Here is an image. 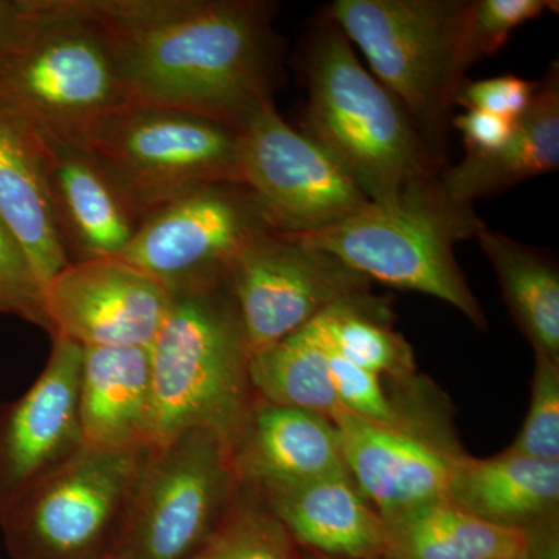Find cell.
Wrapping results in <instances>:
<instances>
[{
	"label": "cell",
	"instance_id": "obj_20",
	"mask_svg": "<svg viewBox=\"0 0 559 559\" xmlns=\"http://www.w3.org/2000/svg\"><path fill=\"white\" fill-rule=\"evenodd\" d=\"M79 415L84 448L102 451L150 448L153 423L150 348H83Z\"/></svg>",
	"mask_w": 559,
	"mask_h": 559
},
{
	"label": "cell",
	"instance_id": "obj_36",
	"mask_svg": "<svg viewBox=\"0 0 559 559\" xmlns=\"http://www.w3.org/2000/svg\"><path fill=\"white\" fill-rule=\"evenodd\" d=\"M108 559H123V558L119 557V555H112V557H110Z\"/></svg>",
	"mask_w": 559,
	"mask_h": 559
},
{
	"label": "cell",
	"instance_id": "obj_12",
	"mask_svg": "<svg viewBox=\"0 0 559 559\" xmlns=\"http://www.w3.org/2000/svg\"><path fill=\"white\" fill-rule=\"evenodd\" d=\"M250 358L286 340L369 280L294 235L266 231L229 271Z\"/></svg>",
	"mask_w": 559,
	"mask_h": 559
},
{
	"label": "cell",
	"instance_id": "obj_2",
	"mask_svg": "<svg viewBox=\"0 0 559 559\" xmlns=\"http://www.w3.org/2000/svg\"><path fill=\"white\" fill-rule=\"evenodd\" d=\"M304 57L308 102L300 132L347 173L367 200L395 202L439 182L447 160L364 68L333 21L312 32Z\"/></svg>",
	"mask_w": 559,
	"mask_h": 559
},
{
	"label": "cell",
	"instance_id": "obj_3",
	"mask_svg": "<svg viewBox=\"0 0 559 559\" xmlns=\"http://www.w3.org/2000/svg\"><path fill=\"white\" fill-rule=\"evenodd\" d=\"M153 423L150 448L194 429L231 447L252 407L250 352L229 275L171 290L150 345Z\"/></svg>",
	"mask_w": 559,
	"mask_h": 559
},
{
	"label": "cell",
	"instance_id": "obj_23",
	"mask_svg": "<svg viewBox=\"0 0 559 559\" xmlns=\"http://www.w3.org/2000/svg\"><path fill=\"white\" fill-rule=\"evenodd\" d=\"M384 520V559H527L524 530L473 516L450 499Z\"/></svg>",
	"mask_w": 559,
	"mask_h": 559
},
{
	"label": "cell",
	"instance_id": "obj_4",
	"mask_svg": "<svg viewBox=\"0 0 559 559\" xmlns=\"http://www.w3.org/2000/svg\"><path fill=\"white\" fill-rule=\"evenodd\" d=\"M0 102L35 130L75 145L128 105L108 39L79 0H28L0 57Z\"/></svg>",
	"mask_w": 559,
	"mask_h": 559
},
{
	"label": "cell",
	"instance_id": "obj_7",
	"mask_svg": "<svg viewBox=\"0 0 559 559\" xmlns=\"http://www.w3.org/2000/svg\"><path fill=\"white\" fill-rule=\"evenodd\" d=\"M79 146L108 173L139 215L212 183H241L240 130L156 106L112 110Z\"/></svg>",
	"mask_w": 559,
	"mask_h": 559
},
{
	"label": "cell",
	"instance_id": "obj_24",
	"mask_svg": "<svg viewBox=\"0 0 559 559\" xmlns=\"http://www.w3.org/2000/svg\"><path fill=\"white\" fill-rule=\"evenodd\" d=\"M502 299L536 355L559 359V272L550 257L487 226L476 235Z\"/></svg>",
	"mask_w": 559,
	"mask_h": 559
},
{
	"label": "cell",
	"instance_id": "obj_22",
	"mask_svg": "<svg viewBox=\"0 0 559 559\" xmlns=\"http://www.w3.org/2000/svg\"><path fill=\"white\" fill-rule=\"evenodd\" d=\"M448 499L481 521L524 530L557 516L559 462L510 451L491 459L463 454L455 463Z\"/></svg>",
	"mask_w": 559,
	"mask_h": 559
},
{
	"label": "cell",
	"instance_id": "obj_31",
	"mask_svg": "<svg viewBox=\"0 0 559 559\" xmlns=\"http://www.w3.org/2000/svg\"><path fill=\"white\" fill-rule=\"evenodd\" d=\"M538 83L520 76L502 75L487 80H466L455 95V105L479 109L506 119H518L535 97Z\"/></svg>",
	"mask_w": 559,
	"mask_h": 559
},
{
	"label": "cell",
	"instance_id": "obj_21",
	"mask_svg": "<svg viewBox=\"0 0 559 559\" xmlns=\"http://www.w3.org/2000/svg\"><path fill=\"white\" fill-rule=\"evenodd\" d=\"M559 167V68L555 61L535 97L516 119L506 145L491 153H469L441 171L440 189L450 200L473 205L477 198L538 178Z\"/></svg>",
	"mask_w": 559,
	"mask_h": 559
},
{
	"label": "cell",
	"instance_id": "obj_8",
	"mask_svg": "<svg viewBox=\"0 0 559 559\" xmlns=\"http://www.w3.org/2000/svg\"><path fill=\"white\" fill-rule=\"evenodd\" d=\"M150 448H81L0 514L13 559H108L116 554Z\"/></svg>",
	"mask_w": 559,
	"mask_h": 559
},
{
	"label": "cell",
	"instance_id": "obj_15",
	"mask_svg": "<svg viewBox=\"0 0 559 559\" xmlns=\"http://www.w3.org/2000/svg\"><path fill=\"white\" fill-rule=\"evenodd\" d=\"M333 423L349 476L382 518L448 499L463 455L451 437L378 425L345 409Z\"/></svg>",
	"mask_w": 559,
	"mask_h": 559
},
{
	"label": "cell",
	"instance_id": "obj_6",
	"mask_svg": "<svg viewBox=\"0 0 559 559\" xmlns=\"http://www.w3.org/2000/svg\"><path fill=\"white\" fill-rule=\"evenodd\" d=\"M468 0H336L329 17L403 105L440 157L466 81L462 27Z\"/></svg>",
	"mask_w": 559,
	"mask_h": 559
},
{
	"label": "cell",
	"instance_id": "obj_33",
	"mask_svg": "<svg viewBox=\"0 0 559 559\" xmlns=\"http://www.w3.org/2000/svg\"><path fill=\"white\" fill-rule=\"evenodd\" d=\"M527 559H558V514L524 528Z\"/></svg>",
	"mask_w": 559,
	"mask_h": 559
},
{
	"label": "cell",
	"instance_id": "obj_14",
	"mask_svg": "<svg viewBox=\"0 0 559 559\" xmlns=\"http://www.w3.org/2000/svg\"><path fill=\"white\" fill-rule=\"evenodd\" d=\"M32 388L0 406V514L83 448L79 385L83 347L53 336Z\"/></svg>",
	"mask_w": 559,
	"mask_h": 559
},
{
	"label": "cell",
	"instance_id": "obj_34",
	"mask_svg": "<svg viewBox=\"0 0 559 559\" xmlns=\"http://www.w3.org/2000/svg\"><path fill=\"white\" fill-rule=\"evenodd\" d=\"M27 9L28 0H0V57L16 38Z\"/></svg>",
	"mask_w": 559,
	"mask_h": 559
},
{
	"label": "cell",
	"instance_id": "obj_17",
	"mask_svg": "<svg viewBox=\"0 0 559 559\" xmlns=\"http://www.w3.org/2000/svg\"><path fill=\"white\" fill-rule=\"evenodd\" d=\"M0 218L20 241L43 288L72 261L51 193L46 143L2 102Z\"/></svg>",
	"mask_w": 559,
	"mask_h": 559
},
{
	"label": "cell",
	"instance_id": "obj_29",
	"mask_svg": "<svg viewBox=\"0 0 559 559\" xmlns=\"http://www.w3.org/2000/svg\"><path fill=\"white\" fill-rule=\"evenodd\" d=\"M507 451L559 462V359L536 355L527 417Z\"/></svg>",
	"mask_w": 559,
	"mask_h": 559
},
{
	"label": "cell",
	"instance_id": "obj_27",
	"mask_svg": "<svg viewBox=\"0 0 559 559\" xmlns=\"http://www.w3.org/2000/svg\"><path fill=\"white\" fill-rule=\"evenodd\" d=\"M191 559H301L296 540L253 488L240 485L230 509Z\"/></svg>",
	"mask_w": 559,
	"mask_h": 559
},
{
	"label": "cell",
	"instance_id": "obj_11",
	"mask_svg": "<svg viewBox=\"0 0 559 559\" xmlns=\"http://www.w3.org/2000/svg\"><path fill=\"white\" fill-rule=\"evenodd\" d=\"M240 173L278 234L325 229L370 202L325 151L282 119L274 103L240 131Z\"/></svg>",
	"mask_w": 559,
	"mask_h": 559
},
{
	"label": "cell",
	"instance_id": "obj_18",
	"mask_svg": "<svg viewBox=\"0 0 559 559\" xmlns=\"http://www.w3.org/2000/svg\"><path fill=\"white\" fill-rule=\"evenodd\" d=\"M39 134L46 143L51 193L70 260L120 257L142 216L81 146Z\"/></svg>",
	"mask_w": 559,
	"mask_h": 559
},
{
	"label": "cell",
	"instance_id": "obj_19",
	"mask_svg": "<svg viewBox=\"0 0 559 559\" xmlns=\"http://www.w3.org/2000/svg\"><path fill=\"white\" fill-rule=\"evenodd\" d=\"M255 491L300 549L331 558L384 559V520L348 473Z\"/></svg>",
	"mask_w": 559,
	"mask_h": 559
},
{
	"label": "cell",
	"instance_id": "obj_26",
	"mask_svg": "<svg viewBox=\"0 0 559 559\" xmlns=\"http://www.w3.org/2000/svg\"><path fill=\"white\" fill-rule=\"evenodd\" d=\"M389 304L369 289L349 294L316 318L331 352L385 380L417 377L414 349L393 330Z\"/></svg>",
	"mask_w": 559,
	"mask_h": 559
},
{
	"label": "cell",
	"instance_id": "obj_13",
	"mask_svg": "<svg viewBox=\"0 0 559 559\" xmlns=\"http://www.w3.org/2000/svg\"><path fill=\"white\" fill-rule=\"evenodd\" d=\"M51 337L80 347L150 348L171 289L134 264L116 259L70 261L43 288Z\"/></svg>",
	"mask_w": 559,
	"mask_h": 559
},
{
	"label": "cell",
	"instance_id": "obj_30",
	"mask_svg": "<svg viewBox=\"0 0 559 559\" xmlns=\"http://www.w3.org/2000/svg\"><path fill=\"white\" fill-rule=\"evenodd\" d=\"M0 314L16 316L49 331L40 286L31 261L0 218Z\"/></svg>",
	"mask_w": 559,
	"mask_h": 559
},
{
	"label": "cell",
	"instance_id": "obj_16",
	"mask_svg": "<svg viewBox=\"0 0 559 559\" xmlns=\"http://www.w3.org/2000/svg\"><path fill=\"white\" fill-rule=\"evenodd\" d=\"M230 457L238 484L255 489L348 473L333 419L257 395Z\"/></svg>",
	"mask_w": 559,
	"mask_h": 559
},
{
	"label": "cell",
	"instance_id": "obj_32",
	"mask_svg": "<svg viewBox=\"0 0 559 559\" xmlns=\"http://www.w3.org/2000/svg\"><path fill=\"white\" fill-rule=\"evenodd\" d=\"M451 127L463 135L466 154L491 153L509 142L516 119H506L479 109H466L463 114L452 116Z\"/></svg>",
	"mask_w": 559,
	"mask_h": 559
},
{
	"label": "cell",
	"instance_id": "obj_25",
	"mask_svg": "<svg viewBox=\"0 0 559 559\" xmlns=\"http://www.w3.org/2000/svg\"><path fill=\"white\" fill-rule=\"evenodd\" d=\"M250 385L259 399L333 419L344 407L330 371V347L316 320L249 364Z\"/></svg>",
	"mask_w": 559,
	"mask_h": 559
},
{
	"label": "cell",
	"instance_id": "obj_1",
	"mask_svg": "<svg viewBox=\"0 0 559 559\" xmlns=\"http://www.w3.org/2000/svg\"><path fill=\"white\" fill-rule=\"evenodd\" d=\"M105 33L128 103L242 130L272 103V7L255 0H79Z\"/></svg>",
	"mask_w": 559,
	"mask_h": 559
},
{
	"label": "cell",
	"instance_id": "obj_28",
	"mask_svg": "<svg viewBox=\"0 0 559 559\" xmlns=\"http://www.w3.org/2000/svg\"><path fill=\"white\" fill-rule=\"evenodd\" d=\"M557 2L547 0H468L462 27V55L471 68L502 49L514 28L536 20Z\"/></svg>",
	"mask_w": 559,
	"mask_h": 559
},
{
	"label": "cell",
	"instance_id": "obj_10",
	"mask_svg": "<svg viewBox=\"0 0 559 559\" xmlns=\"http://www.w3.org/2000/svg\"><path fill=\"white\" fill-rule=\"evenodd\" d=\"M271 230L248 187L212 183L146 213L120 259L173 290L226 277L242 250Z\"/></svg>",
	"mask_w": 559,
	"mask_h": 559
},
{
	"label": "cell",
	"instance_id": "obj_5",
	"mask_svg": "<svg viewBox=\"0 0 559 559\" xmlns=\"http://www.w3.org/2000/svg\"><path fill=\"white\" fill-rule=\"evenodd\" d=\"M484 227L473 205L450 200L436 182L395 202H367L341 223L294 237L325 250L369 282L447 301L484 329V311L454 253L459 241L476 237Z\"/></svg>",
	"mask_w": 559,
	"mask_h": 559
},
{
	"label": "cell",
	"instance_id": "obj_9",
	"mask_svg": "<svg viewBox=\"0 0 559 559\" xmlns=\"http://www.w3.org/2000/svg\"><path fill=\"white\" fill-rule=\"evenodd\" d=\"M238 488L230 447L213 430H189L150 448L114 555L193 558L218 528Z\"/></svg>",
	"mask_w": 559,
	"mask_h": 559
},
{
	"label": "cell",
	"instance_id": "obj_35",
	"mask_svg": "<svg viewBox=\"0 0 559 559\" xmlns=\"http://www.w3.org/2000/svg\"><path fill=\"white\" fill-rule=\"evenodd\" d=\"M300 549V547H299ZM300 558L301 559H341V558H331L325 557V555H320L318 551L300 549Z\"/></svg>",
	"mask_w": 559,
	"mask_h": 559
}]
</instances>
